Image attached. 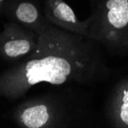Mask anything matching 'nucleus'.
I'll return each mask as SVG.
<instances>
[{
  "label": "nucleus",
  "instance_id": "obj_1",
  "mask_svg": "<svg viewBox=\"0 0 128 128\" xmlns=\"http://www.w3.org/2000/svg\"><path fill=\"white\" fill-rule=\"evenodd\" d=\"M95 42L52 25L41 33L36 56L23 65V86L88 85L102 72Z\"/></svg>",
  "mask_w": 128,
  "mask_h": 128
},
{
  "label": "nucleus",
  "instance_id": "obj_2",
  "mask_svg": "<svg viewBox=\"0 0 128 128\" xmlns=\"http://www.w3.org/2000/svg\"><path fill=\"white\" fill-rule=\"evenodd\" d=\"M85 120V101L72 90H62L49 103H37L26 108L20 120L28 128L51 125L58 127L80 126Z\"/></svg>",
  "mask_w": 128,
  "mask_h": 128
},
{
  "label": "nucleus",
  "instance_id": "obj_3",
  "mask_svg": "<svg viewBox=\"0 0 128 128\" xmlns=\"http://www.w3.org/2000/svg\"><path fill=\"white\" fill-rule=\"evenodd\" d=\"M45 15L52 26L84 38L88 36L92 22V16L86 20H80L64 0H47Z\"/></svg>",
  "mask_w": 128,
  "mask_h": 128
},
{
  "label": "nucleus",
  "instance_id": "obj_4",
  "mask_svg": "<svg viewBox=\"0 0 128 128\" xmlns=\"http://www.w3.org/2000/svg\"><path fill=\"white\" fill-rule=\"evenodd\" d=\"M33 48L32 40L26 37H17L6 40L2 44V50L6 57L16 58L29 53Z\"/></svg>",
  "mask_w": 128,
  "mask_h": 128
},
{
  "label": "nucleus",
  "instance_id": "obj_5",
  "mask_svg": "<svg viewBox=\"0 0 128 128\" xmlns=\"http://www.w3.org/2000/svg\"><path fill=\"white\" fill-rule=\"evenodd\" d=\"M15 16L18 22L30 26L38 24L41 17L36 6L28 2H23L17 6L15 10Z\"/></svg>",
  "mask_w": 128,
  "mask_h": 128
},
{
  "label": "nucleus",
  "instance_id": "obj_6",
  "mask_svg": "<svg viewBox=\"0 0 128 128\" xmlns=\"http://www.w3.org/2000/svg\"><path fill=\"white\" fill-rule=\"evenodd\" d=\"M118 116L122 125L128 126V87L122 89L120 104L118 108Z\"/></svg>",
  "mask_w": 128,
  "mask_h": 128
},
{
  "label": "nucleus",
  "instance_id": "obj_7",
  "mask_svg": "<svg viewBox=\"0 0 128 128\" xmlns=\"http://www.w3.org/2000/svg\"><path fill=\"white\" fill-rule=\"evenodd\" d=\"M3 1H4V0H0V3H2V2Z\"/></svg>",
  "mask_w": 128,
  "mask_h": 128
}]
</instances>
